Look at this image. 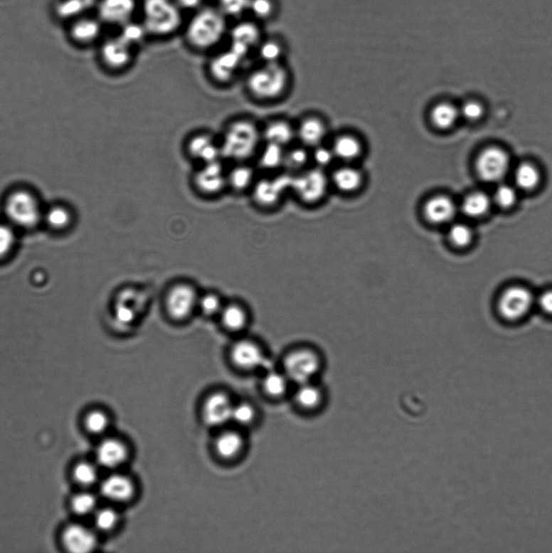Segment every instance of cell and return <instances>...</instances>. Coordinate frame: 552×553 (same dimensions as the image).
Here are the masks:
<instances>
[{
  "label": "cell",
  "instance_id": "45",
  "mask_svg": "<svg viewBox=\"0 0 552 553\" xmlns=\"http://www.w3.org/2000/svg\"><path fill=\"white\" fill-rule=\"evenodd\" d=\"M449 240L457 247H465L472 243L473 233L472 229L462 223H455L449 229Z\"/></svg>",
  "mask_w": 552,
  "mask_h": 553
},
{
  "label": "cell",
  "instance_id": "15",
  "mask_svg": "<svg viewBox=\"0 0 552 553\" xmlns=\"http://www.w3.org/2000/svg\"><path fill=\"white\" fill-rule=\"evenodd\" d=\"M477 167L481 179L489 182L499 181L508 173L509 158L501 149H487L479 155Z\"/></svg>",
  "mask_w": 552,
  "mask_h": 553
},
{
  "label": "cell",
  "instance_id": "38",
  "mask_svg": "<svg viewBox=\"0 0 552 553\" xmlns=\"http://www.w3.org/2000/svg\"><path fill=\"white\" fill-rule=\"evenodd\" d=\"M101 25L93 19H84L75 22L72 28L73 38L80 43H90L98 38Z\"/></svg>",
  "mask_w": 552,
  "mask_h": 553
},
{
  "label": "cell",
  "instance_id": "13",
  "mask_svg": "<svg viewBox=\"0 0 552 553\" xmlns=\"http://www.w3.org/2000/svg\"><path fill=\"white\" fill-rule=\"evenodd\" d=\"M140 0H101L99 16L102 22L121 27L139 16Z\"/></svg>",
  "mask_w": 552,
  "mask_h": 553
},
{
  "label": "cell",
  "instance_id": "19",
  "mask_svg": "<svg viewBox=\"0 0 552 553\" xmlns=\"http://www.w3.org/2000/svg\"><path fill=\"white\" fill-rule=\"evenodd\" d=\"M232 404L226 394L216 392L208 396L203 407L205 422L211 426H220L231 420Z\"/></svg>",
  "mask_w": 552,
  "mask_h": 553
},
{
  "label": "cell",
  "instance_id": "57",
  "mask_svg": "<svg viewBox=\"0 0 552 553\" xmlns=\"http://www.w3.org/2000/svg\"><path fill=\"white\" fill-rule=\"evenodd\" d=\"M540 307L546 313L552 314V290L545 292L538 300Z\"/></svg>",
  "mask_w": 552,
  "mask_h": 553
},
{
  "label": "cell",
  "instance_id": "55",
  "mask_svg": "<svg viewBox=\"0 0 552 553\" xmlns=\"http://www.w3.org/2000/svg\"><path fill=\"white\" fill-rule=\"evenodd\" d=\"M334 157H334L332 149L324 148V147L320 145L316 147L314 152V159L319 167H328L332 162Z\"/></svg>",
  "mask_w": 552,
  "mask_h": 553
},
{
  "label": "cell",
  "instance_id": "51",
  "mask_svg": "<svg viewBox=\"0 0 552 553\" xmlns=\"http://www.w3.org/2000/svg\"><path fill=\"white\" fill-rule=\"evenodd\" d=\"M309 155L304 149H293L285 151L284 166L291 170H297L307 164Z\"/></svg>",
  "mask_w": 552,
  "mask_h": 553
},
{
  "label": "cell",
  "instance_id": "53",
  "mask_svg": "<svg viewBox=\"0 0 552 553\" xmlns=\"http://www.w3.org/2000/svg\"><path fill=\"white\" fill-rule=\"evenodd\" d=\"M15 242L14 229L4 223H0V257L7 256L13 250Z\"/></svg>",
  "mask_w": 552,
  "mask_h": 553
},
{
  "label": "cell",
  "instance_id": "42",
  "mask_svg": "<svg viewBox=\"0 0 552 553\" xmlns=\"http://www.w3.org/2000/svg\"><path fill=\"white\" fill-rule=\"evenodd\" d=\"M74 479L82 486L89 487L97 480V469L90 463H80L73 470Z\"/></svg>",
  "mask_w": 552,
  "mask_h": 553
},
{
  "label": "cell",
  "instance_id": "16",
  "mask_svg": "<svg viewBox=\"0 0 552 553\" xmlns=\"http://www.w3.org/2000/svg\"><path fill=\"white\" fill-rule=\"evenodd\" d=\"M327 181L320 169L310 170L292 179V187L304 203L314 204L325 196Z\"/></svg>",
  "mask_w": 552,
  "mask_h": 553
},
{
  "label": "cell",
  "instance_id": "1",
  "mask_svg": "<svg viewBox=\"0 0 552 553\" xmlns=\"http://www.w3.org/2000/svg\"><path fill=\"white\" fill-rule=\"evenodd\" d=\"M228 20L215 4H205L191 14L183 29L186 44L193 51L208 53L218 49L228 38Z\"/></svg>",
  "mask_w": 552,
  "mask_h": 553
},
{
  "label": "cell",
  "instance_id": "46",
  "mask_svg": "<svg viewBox=\"0 0 552 553\" xmlns=\"http://www.w3.org/2000/svg\"><path fill=\"white\" fill-rule=\"evenodd\" d=\"M45 220L52 228L60 229L65 228L70 221V215L69 211L63 207H53L47 211L45 215Z\"/></svg>",
  "mask_w": 552,
  "mask_h": 553
},
{
  "label": "cell",
  "instance_id": "34",
  "mask_svg": "<svg viewBox=\"0 0 552 553\" xmlns=\"http://www.w3.org/2000/svg\"><path fill=\"white\" fill-rule=\"evenodd\" d=\"M491 200L484 193L477 192L469 195L462 203L463 213L469 217L483 216L489 211Z\"/></svg>",
  "mask_w": 552,
  "mask_h": 553
},
{
  "label": "cell",
  "instance_id": "25",
  "mask_svg": "<svg viewBox=\"0 0 552 553\" xmlns=\"http://www.w3.org/2000/svg\"><path fill=\"white\" fill-rule=\"evenodd\" d=\"M127 458L124 444L116 439H107L100 444L97 450V460L102 467L112 469L120 467Z\"/></svg>",
  "mask_w": 552,
  "mask_h": 553
},
{
  "label": "cell",
  "instance_id": "20",
  "mask_svg": "<svg viewBox=\"0 0 552 553\" xmlns=\"http://www.w3.org/2000/svg\"><path fill=\"white\" fill-rule=\"evenodd\" d=\"M456 206L447 196H437L428 199L422 209V215L432 226L445 225L455 218Z\"/></svg>",
  "mask_w": 552,
  "mask_h": 553
},
{
  "label": "cell",
  "instance_id": "24",
  "mask_svg": "<svg viewBox=\"0 0 552 553\" xmlns=\"http://www.w3.org/2000/svg\"><path fill=\"white\" fill-rule=\"evenodd\" d=\"M297 386L293 396L297 407L305 413H313L319 410L324 400V391L316 381Z\"/></svg>",
  "mask_w": 552,
  "mask_h": 553
},
{
  "label": "cell",
  "instance_id": "43",
  "mask_svg": "<svg viewBox=\"0 0 552 553\" xmlns=\"http://www.w3.org/2000/svg\"><path fill=\"white\" fill-rule=\"evenodd\" d=\"M97 507V499L93 494L81 493L76 494L72 500V508L78 515H87L92 513Z\"/></svg>",
  "mask_w": 552,
  "mask_h": 553
},
{
  "label": "cell",
  "instance_id": "11",
  "mask_svg": "<svg viewBox=\"0 0 552 553\" xmlns=\"http://www.w3.org/2000/svg\"><path fill=\"white\" fill-rule=\"evenodd\" d=\"M292 179L287 175L271 179H257L250 191L252 199L262 208H273L280 201L287 188L292 186Z\"/></svg>",
  "mask_w": 552,
  "mask_h": 553
},
{
  "label": "cell",
  "instance_id": "3",
  "mask_svg": "<svg viewBox=\"0 0 552 553\" xmlns=\"http://www.w3.org/2000/svg\"><path fill=\"white\" fill-rule=\"evenodd\" d=\"M139 19L149 37L168 38L183 31L184 13L174 0H140Z\"/></svg>",
  "mask_w": 552,
  "mask_h": 553
},
{
  "label": "cell",
  "instance_id": "29",
  "mask_svg": "<svg viewBox=\"0 0 552 553\" xmlns=\"http://www.w3.org/2000/svg\"><path fill=\"white\" fill-rule=\"evenodd\" d=\"M326 132V127L321 120L311 117L299 125L297 134L304 144L317 147L324 139Z\"/></svg>",
  "mask_w": 552,
  "mask_h": 553
},
{
  "label": "cell",
  "instance_id": "23",
  "mask_svg": "<svg viewBox=\"0 0 552 553\" xmlns=\"http://www.w3.org/2000/svg\"><path fill=\"white\" fill-rule=\"evenodd\" d=\"M134 487L127 476L114 474L105 478L101 485L102 496L116 502L129 501L134 494Z\"/></svg>",
  "mask_w": 552,
  "mask_h": 553
},
{
  "label": "cell",
  "instance_id": "58",
  "mask_svg": "<svg viewBox=\"0 0 552 553\" xmlns=\"http://www.w3.org/2000/svg\"><path fill=\"white\" fill-rule=\"evenodd\" d=\"M73 1L79 4L85 9L86 8H89L90 6H92V4L95 2V0H73Z\"/></svg>",
  "mask_w": 552,
  "mask_h": 553
},
{
  "label": "cell",
  "instance_id": "48",
  "mask_svg": "<svg viewBox=\"0 0 552 553\" xmlns=\"http://www.w3.org/2000/svg\"><path fill=\"white\" fill-rule=\"evenodd\" d=\"M109 419L102 411H93L85 418V427L87 431L93 434H101L107 431Z\"/></svg>",
  "mask_w": 552,
  "mask_h": 553
},
{
  "label": "cell",
  "instance_id": "9",
  "mask_svg": "<svg viewBox=\"0 0 552 553\" xmlns=\"http://www.w3.org/2000/svg\"><path fill=\"white\" fill-rule=\"evenodd\" d=\"M228 38L230 48L246 60L263 39L260 23L251 19L236 21L228 31Z\"/></svg>",
  "mask_w": 552,
  "mask_h": 553
},
{
  "label": "cell",
  "instance_id": "12",
  "mask_svg": "<svg viewBox=\"0 0 552 553\" xmlns=\"http://www.w3.org/2000/svg\"><path fill=\"white\" fill-rule=\"evenodd\" d=\"M198 295L191 285L179 284L170 290L166 297V309L175 320H185L198 307Z\"/></svg>",
  "mask_w": 552,
  "mask_h": 553
},
{
  "label": "cell",
  "instance_id": "21",
  "mask_svg": "<svg viewBox=\"0 0 552 553\" xmlns=\"http://www.w3.org/2000/svg\"><path fill=\"white\" fill-rule=\"evenodd\" d=\"M63 542L70 552L86 553L95 548L97 539L89 528L80 525H73L64 530Z\"/></svg>",
  "mask_w": 552,
  "mask_h": 553
},
{
  "label": "cell",
  "instance_id": "44",
  "mask_svg": "<svg viewBox=\"0 0 552 553\" xmlns=\"http://www.w3.org/2000/svg\"><path fill=\"white\" fill-rule=\"evenodd\" d=\"M224 304H223L221 297L215 293L204 294L202 297H198V307L204 315L214 316L219 315Z\"/></svg>",
  "mask_w": 552,
  "mask_h": 553
},
{
  "label": "cell",
  "instance_id": "7",
  "mask_svg": "<svg viewBox=\"0 0 552 553\" xmlns=\"http://www.w3.org/2000/svg\"><path fill=\"white\" fill-rule=\"evenodd\" d=\"M5 211L11 223L22 228L36 226L43 216L37 199L26 191L11 194Z\"/></svg>",
  "mask_w": 552,
  "mask_h": 553
},
{
  "label": "cell",
  "instance_id": "30",
  "mask_svg": "<svg viewBox=\"0 0 552 553\" xmlns=\"http://www.w3.org/2000/svg\"><path fill=\"white\" fill-rule=\"evenodd\" d=\"M243 444V439L239 433L233 431L223 433L216 441V451L221 458L230 460L239 455Z\"/></svg>",
  "mask_w": 552,
  "mask_h": 553
},
{
  "label": "cell",
  "instance_id": "54",
  "mask_svg": "<svg viewBox=\"0 0 552 553\" xmlns=\"http://www.w3.org/2000/svg\"><path fill=\"white\" fill-rule=\"evenodd\" d=\"M462 115L469 121H477L484 115L482 105L477 102H469L463 105L461 110Z\"/></svg>",
  "mask_w": 552,
  "mask_h": 553
},
{
  "label": "cell",
  "instance_id": "22",
  "mask_svg": "<svg viewBox=\"0 0 552 553\" xmlns=\"http://www.w3.org/2000/svg\"><path fill=\"white\" fill-rule=\"evenodd\" d=\"M257 179L256 169L250 162L233 163L227 169L228 190L235 193L250 191Z\"/></svg>",
  "mask_w": 552,
  "mask_h": 553
},
{
  "label": "cell",
  "instance_id": "6",
  "mask_svg": "<svg viewBox=\"0 0 552 553\" xmlns=\"http://www.w3.org/2000/svg\"><path fill=\"white\" fill-rule=\"evenodd\" d=\"M191 184L199 195L213 198L228 190L227 168L224 161L197 164L191 175Z\"/></svg>",
  "mask_w": 552,
  "mask_h": 553
},
{
  "label": "cell",
  "instance_id": "14",
  "mask_svg": "<svg viewBox=\"0 0 552 553\" xmlns=\"http://www.w3.org/2000/svg\"><path fill=\"white\" fill-rule=\"evenodd\" d=\"M531 292L522 286H513L504 291L499 301V310L509 320H516L525 316L532 307Z\"/></svg>",
  "mask_w": 552,
  "mask_h": 553
},
{
  "label": "cell",
  "instance_id": "28",
  "mask_svg": "<svg viewBox=\"0 0 552 553\" xmlns=\"http://www.w3.org/2000/svg\"><path fill=\"white\" fill-rule=\"evenodd\" d=\"M222 325L227 330L238 332L243 331L248 326V315L239 305L230 304L224 305L219 315Z\"/></svg>",
  "mask_w": 552,
  "mask_h": 553
},
{
  "label": "cell",
  "instance_id": "41",
  "mask_svg": "<svg viewBox=\"0 0 552 553\" xmlns=\"http://www.w3.org/2000/svg\"><path fill=\"white\" fill-rule=\"evenodd\" d=\"M275 10L274 0H250L248 16L251 19L260 23L271 19Z\"/></svg>",
  "mask_w": 552,
  "mask_h": 553
},
{
  "label": "cell",
  "instance_id": "50",
  "mask_svg": "<svg viewBox=\"0 0 552 553\" xmlns=\"http://www.w3.org/2000/svg\"><path fill=\"white\" fill-rule=\"evenodd\" d=\"M255 411L249 404L240 403L233 407L231 420L240 426H248L255 420Z\"/></svg>",
  "mask_w": 552,
  "mask_h": 553
},
{
  "label": "cell",
  "instance_id": "52",
  "mask_svg": "<svg viewBox=\"0 0 552 553\" xmlns=\"http://www.w3.org/2000/svg\"><path fill=\"white\" fill-rule=\"evenodd\" d=\"M495 200L500 207L504 209L511 208L516 203V190L512 186L501 185L497 188L495 193Z\"/></svg>",
  "mask_w": 552,
  "mask_h": 553
},
{
  "label": "cell",
  "instance_id": "37",
  "mask_svg": "<svg viewBox=\"0 0 552 553\" xmlns=\"http://www.w3.org/2000/svg\"><path fill=\"white\" fill-rule=\"evenodd\" d=\"M250 0H216L214 4L228 20L245 19L249 14Z\"/></svg>",
  "mask_w": 552,
  "mask_h": 553
},
{
  "label": "cell",
  "instance_id": "27",
  "mask_svg": "<svg viewBox=\"0 0 552 553\" xmlns=\"http://www.w3.org/2000/svg\"><path fill=\"white\" fill-rule=\"evenodd\" d=\"M285 151L283 147L262 143L255 157L257 166L263 170H272L284 166Z\"/></svg>",
  "mask_w": 552,
  "mask_h": 553
},
{
  "label": "cell",
  "instance_id": "8",
  "mask_svg": "<svg viewBox=\"0 0 552 553\" xmlns=\"http://www.w3.org/2000/svg\"><path fill=\"white\" fill-rule=\"evenodd\" d=\"M245 60V58L230 47L225 51L215 53L207 65L209 78L217 85H230L238 78Z\"/></svg>",
  "mask_w": 552,
  "mask_h": 553
},
{
  "label": "cell",
  "instance_id": "56",
  "mask_svg": "<svg viewBox=\"0 0 552 553\" xmlns=\"http://www.w3.org/2000/svg\"><path fill=\"white\" fill-rule=\"evenodd\" d=\"M174 2L184 14L187 11L191 14L195 13L203 8L205 4H207L205 0H174Z\"/></svg>",
  "mask_w": 552,
  "mask_h": 553
},
{
  "label": "cell",
  "instance_id": "32",
  "mask_svg": "<svg viewBox=\"0 0 552 553\" xmlns=\"http://www.w3.org/2000/svg\"><path fill=\"white\" fill-rule=\"evenodd\" d=\"M291 384L283 370L281 372L271 370L264 376L262 387L269 396L281 398L286 395Z\"/></svg>",
  "mask_w": 552,
  "mask_h": 553
},
{
  "label": "cell",
  "instance_id": "10",
  "mask_svg": "<svg viewBox=\"0 0 552 553\" xmlns=\"http://www.w3.org/2000/svg\"><path fill=\"white\" fill-rule=\"evenodd\" d=\"M184 149L186 157L197 164L222 160L219 139L208 132L191 135Z\"/></svg>",
  "mask_w": 552,
  "mask_h": 553
},
{
  "label": "cell",
  "instance_id": "40",
  "mask_svg": "<svg viewBox=\"0 0 552 553\" xmlns=\"http://www.w3.org/2000/svg\"><path fill=\"white\" fill-rule=\"evenodd\" d=\"M516 184L522 190H532L539 182L538 169L531 164H522L515 172Z\"/></svg>",
  "mask_w": 552,
  "mask_h": 553
},
{
  "label": "cell",
  "instance_id": "2",
  "mask_svg": "<svg viewBox=\"0 0 552 553\" xmlns=\"http://www.w3.org/2000/svg\"><path fill=\"white\" fill-rule=\"evenodd\" d=\"M219 142L223 161L249 162L263 143L262 128L251 117H235L225 125Z\"/></svg>",
  "mask_w": 552,
  "mask_h": 553
},
{
  "label": "cell",
  "instance_id": "17",
  "mask_svg": "<svg viewBox=\"0 0 552 553\" xmlns=\"http://www.w3.org/2000/svg\"><path fill=\"white\" fill-rule=\"evenodd\" d=\"M134 49L117 36L105 41L102 47V58L108 68L120 70L130 67L134 60Z\"/></svg>",
  "mask_w": 552,
  "mask_h": 553
},
{
  "label": "cell",
  "instance_id": "4",
  "mask_svg": "<svg viewBox=\"0 0 552 553\" xmlns=\"http://www.w3.org/2000/svg\"><path fill=\"white\" fill-rule=\"evenodd\" d=\"M322 352L314 345L299 344L292 347L282 359V370L292 384L314 381L324 368Z\"/></svg>",
  "mask_w": 552,
  "mask_h": 553
},
{
  "label": "cell",
  "instance_id": "39",
  "mask_svg": "<svg viewBox=\"0 0 552 553\" xmlns=\"http://www.w3.org/2000/svg\"><path fill=\"white\" fill-rule=\"evenodd\" d=\"M255 52L262 63H280L283 55V48L277 41L262 39Z\"/></svg>",
  "mask_w": 552,
  "mask_h": 553
},
{
  "label": "cell",
  "instance_id": "47",
  "mask_svg": "<svg viewBox=\"0 0 552 553\" xmlns=\"http://www.w3.org/2000/svg\"><path fill=\"white\" fill-rule=\"evenodd\" d=\"M115 320L122 326L131 325L136 320V310L132 307L130 303H128L126 297H122L120 302L117 303L115 312Z\"/></svg>",
  "mask_w": 552,
  "mask_h": 553
},
{
  "label": "cell",
  "instance_id": "35",
  "mask_svg": "<svg viewBox=\"0 0 552 553\" xmlns=\"http://www.w3.org/2000/svg\"><path fill=\"white\" fill-rule=\"evenodd\" d=\"M119 36L136 49L144 43L149 34L143 23L137 19L121 26Z\"/></svg>",
  "mask_w": 552,
  "mask_h": 553
},
{
  "label": "cell",
  "instance_id": "49",
  "mask_svg": "<svg viewBox=\"0 0 552 553\" xmlns=\"http://www.w3.org/2000/svg\"><path fill=\"white\" fill-rule=\"evenodd\" d=\"M117 522H119V515L113 509L100 510L95 515V525L100 531L110 532L113 530Z\"/></svg>",
  "mask_w": 552,
  "mask_h": 553
},
{
  "label": "cell",
  "instance_id": "18",
  "mask_svg": "<svg viewBox=\"0 0 552 553\" xmlns=\"http://www.w3.org/2000/svg\"><path fill=\"white\" fill-rule=\"evenodd\" d=\"M230 356L235 366L250 370L263 367L267 363L265 352L251 340H240L233 346Z\"/></svg>",
  "mask_w": 552,
  "mask_h": 553
},
{
  "label": "cell",
  "instance_id": "36",
  "mask_svg": "<svg viewBox=\"0 0 552 553\" xmlns=\"http://www.w3.org/2000/svg\"><path fill=\"white\" fill-rule=\"evenodd\" d=\"M459 115L460 112L454 105L449 103H440L432 110L431 120L437 127L445 130L455 125Z\"/></svg>",
  "mask_w": 552,
  "mask_h": 553
},
{
  "label": "cell",
  "instance_id": "31",
  "mask_svg": "<svg viewBox=\"0 0 552 553\" xmlns=\"http://www.w3.org/2000/svg\"><path fill=\"white\" fill-rule=\"evenodd\" d=\"M332 151L334 157L344 162L354 160L360 156L362 147L359 140L351 135H342L334 141Z\"/></svg>",
  "mask_w": 552,
  "mask_h": 553
},
{
  "label": "cell",
  "instance_id": "5",
  "mask_svg": "<svg viewBox=\"0 0 552 553\" xmlns=\"http://www.w3.org/2000/svg\"><path fill=\"white\" fill-rule=\"evenodd\" d=\"M287 83L289 74L280 63H261L246 75L245 87L252 99L264 102L283 95Z\"/></svg>",
  "mask_w": 552,
  "mask_h": 553
},
{
  "label": "cell",
  "instance_id": "26",
  "mask_svg": "<svg viewBox=\"0 0 552 553\" xmlns=\"http://www.w3.org/2000/svg\"><path fill=\"white\" fill-rule=\"evenodd\" d=\"M262 128L263 143L285 147L294 139L295 132L289 122L283 120L268 122Z\"/></svg>",
  "mask_w": 552,
  "mask_h": 553
},
{
  "label": "cell",
  "instance_id": "33",
  "mask_svg": "<svg viewBox=\"0 0 552 553\" xmlns=\"http://www.w3.org/2000/svg\"><path fill=\"white\" fill-rule=\"evenodd\" d=\"M334 184L340 191H355L362 184V175L355 168L345 167L339 168L333 175Z\"/></svg>",
  "mask_w": 552,
  "mask_h": 553
}]
</instances>
